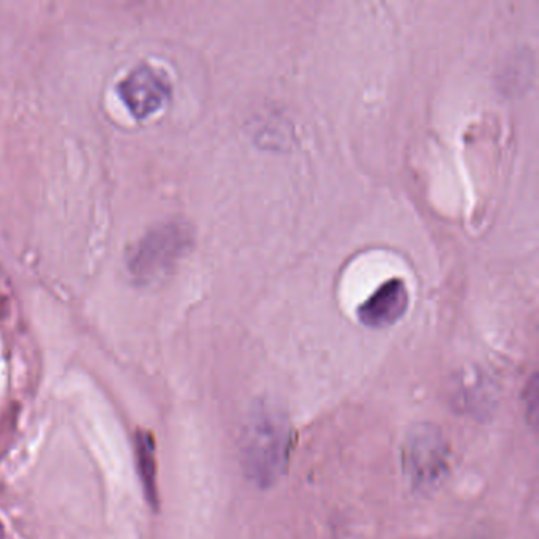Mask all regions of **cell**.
I'll use <instances>...</instances> for the list:
<instances>
[{"label":"cell","mask_w":539,"mask_h":539,"mask_svg":"<svg viewBox=\"0 0 539 539\" xmlns=\"http://www.w3.org/2000/svg\"><path fill=\"white\" fill-rule=\"evenodd\" d=\"M402 465L411 487L435 489L448 473V446L440 429L430 424L413 429L405 441Z\"/></svg>","instance_id":"2"},{"label":"cell","mask_w":539,"mask_h":539,"mask_svg":"<svg viewBox=\"0 0 539 539\" xmlns=\"http://www.w3.org/2000/svg\"><path fill=\"white\" fill-rule=\"evenodd\" d=\"M525 410H527V418L530 419L532 426H535L536 416H538V383L536 377L532 378L530 385L527 386V397H525Z\"/></svg>","instance_id":"6"},{"label":"cell","mask_w":539,"mask_h":539,"mask_svg":"<svg viewBox=\"0 0 539 539\" xmlns=\"http://www.w3.org/2000/svg\"><path fill=\"white\" fill-rule=\"evenodd\" d=\"M189 244V234L178 225L155 228L130 258V271L141 282H152L173 266Z\"/></svg>","instance_id":"3"},{"label":"cell","mask_w":539,"mask_h":539,"mask_svg":"<svg viewBox=\"0 0 539 539\" xmlns=\"http://www.w3.org/2000/svg\"><path fill=\"white\" fill-rule=\"evenodd\" d=\"M119 94L133 116L146 119L165 105L170 84L154 68L141 65L122 81Z\"/></svg>","instance_id":"4"},{"label":"cell","mask_w":539,"mask_h":539,"mask_svg":"<svg viewBox=\"0 0 539 539\" xmlns=\"http://www.w3.org/2000/svg\"><path fill=\"white\" fill-rule=\"evenodd\" d=\"M291 440L285 419L269 411L253 416L242 438V465L247 476L258 486L274 483L287 467Z\"/></svg>","instance_id":"1"},{"label":"cell","mask_w":539,"mask_h":539,"mask_svg":"<svg viewBox=\"0 0 539 539\" xmlns=\"http://www.w3.org/2000/svg\"><path fill=\"white\" fill-rule=\"evenodd\" d=\"M410 304L404 280L391 279L383 283L358 309L359 321L367 328L381 329L394 325L404 317Z\"/></svg>","instance_id":"5"}]
</instances>
